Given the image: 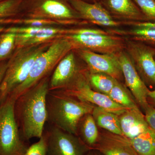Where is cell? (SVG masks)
Segmentation results:
<instances>
[{
  "mask_svg": "<svg viewBox=\"0 0 155 155\" xmlns=\"http://www.w3.org/2000/svg\"><path fill=\"white\" fill-rule=\"evenodd\" d=\"M27 18L51 19L68 24L87 23L67 0H28L23 2Z\"/></svg>",
  "mask_w": 155,
  "mask_h": 155,
  "instance_id": "7",
  "label": "cell"
},
{
  "mask_svg": "<svg viewBox=\"0 0 155 155\" xmlns=\"http://www.w3.org/2000/svg\"><path fill=\"white\" fill-rule=\"evenodd\" d=\"M49 76L45 78L16 99L14 113L19 132L25 141L40 138L47 120L46 98Z\"/></svg>",
  "mask_w": 155,
  "mask_h": 155,
  "instance_id": "1",
  "label": "cell"
},
{
  "mask_svg": "<svg viewBox=\"0 0 155 155\" xmlns=\"http://www.w3.org/2000/svg\"><path fill=\"white\" fill-rule=\"evenodd\" d=\"M145 111V117L151 129L155 132V108L149 105Z\"/></svg>",
  "mask_w": 155,
  "mask_h": 155,
  "instance_id": "30",
  "label": "cell"
},
{
  "mask_svg": "<svg viewBox=\"0 0 155 155\" xmlns=\"http://www.w3.org/2000/svg\"><path fill=\"white\" fill-rule=\"evenodd\" d=\"M91 114L97 126L111 133L123 136L118 115L97 106Z\"/></svg>",
  "mask_w": 155,
  "mask_h": 155,
  "instance_id": "20",
  "label": "cell"
},
{
  "mask_svg": "<svg viewBox=\"0 0 155 155\" xmlns=\"http://www.w3.org/2000/svg\"><path fill=\"white\" fill-rule=\"evenodd\" d=\"M3 30V28H2V27H0V32H2Z\"/></svg>",
  "mask_w": 155,
  "mask_h": 155,
  "instance_id": "34",
  "label": "cell"
},
{
  "mask_svg": "<svg viewBox=\"0 0 155 155\" xmlns=\"http://www.w3.org/2000/svg\"><path fill=\"white\" fill-rule=\"evenodd\" d=\"M93 149L102 155H138L129 139L106 130L100 132Z\"/></svg>",
  "mask_w": 155,
  "mask_h": 155,
  "instance_id": "15",
  "label": "cell"
},
{
  "mask_svg": "<svg viewBox=\"0 0 155 155\" xmlns=\"http://www.w3.org/2000/svg\"><path fill=\"white\" fill-rule=\"evenodd\" d=\"M90 72L104 73L120 81L123 76L116 54H100L83 49L74 50Z\"/></svg>",
  "mask_w": 155,
  "mask_h": 155,
  "instance_id": "13",
  "label": "cell"
},
{
  "mask_svg": "<svg viewBox=\"0 0 155 155\" xmlns=\"http://www.w3.org/2000/svg\"><path fill=\"white\" fill-rule=\"evenodd\" d=\"M74 49L72 42L65 38H60L53 41L47 49L36 58L27 79L15 89L8 97L16 100L19 96L35 86L42 79L49 76L60 61Z\"/></svg>",
  "mask_w": 155,
  "mask_h": 155,
  "instance_id": "4",
  "label": "cell"
},
{
  "mask_svg": "<svg viewBox=\"0 0 155 155\" xmlns=\"http://www.w3.org/2000/svg\"><path fill=\"white\" fill-rule=\"evenodd\" d=\"M125 50L147 86L155 87V48L130 39L125 41Z\"/></svg>",
  "mask_w": 155,
  "mask_h": 155,
  "instance_id": "8",
  "label": "cell"
},
{
  "mask_svg": "<svg viewBox=\"0 0 155 155\" xmlns=\"http://www.w3.org/2000/svg\"><path fill=\"white\" fill-rule=\"evenodd\" d=\"M52 41L16 48L8 62L5 73L0 86V104L27 79L36 58L47 49Z\"/></svg>",
  "mask_w": 155,
  "mask_h": 155,
  "instance_id": "3",
  "label": "cell"
},
{
  "mask_svg": "<svg viewBox=\"0 0 155 155\" xmlns=\"http://www.w3.org/2000/svg\"><path fill=\"white\" fill-rule=\"evenodd\" d=\"M126 87L139 105L145 110L150 104L147 101L150 90L139 75L133 62L125 50L116 54Z\"/></svg>",
  "mask_w": 155,
  "mask_h": 155,
  "instance_id": "12",
  "label": "cell"
},
{
  "mask_svg": "<svg viewBox=\"0 0 155 155\" xmlns=\"http://www.w3.org/2000/svg\"><path fill=\"white\" fill-rule=\"evenodd\" d=\"M107 95L114 102L126 109H139L137 103L127 87L119 81Z\"/></svg>",
  "mask_w": 155,
  "mask_h": 155,
  "instance_id": "24",
  "label": "cell"
},
{
  "mask_svg": "<svg viewBox=\"0 0 155 155\" xmlns=\"http://www.w3.org/2000/svg\"><path fill=\"white\" fill-rule=\"evenodd\" d=\"M44 133L47 155H85L90 150L77 136L52 126Z\"/></svg>",
  "mask_w": 155,
  "mask_h": 155,
  "instance_id": "9",
  "label": "cell"
},
{
  "mask_svg": "<svg viewBox=\"0 0 155 155\" xmlns=\"http://www.w3.org/2000/svg\"><path fill=\"white\" fill-rule=\"evenodd\" d=\"M67 31V28H55L52 26L41 27L33 36L23 44L21 48L38 45L52 41L56 39L63 37Z\"/></svg>",
  "mask_w": 155,
  "mask_h": 155,
  "instance_id": "21",
  "label": "cell"
},
{
  "mask_svg": "<svg viewBox=\"0 0 155 155\" xmlns=\"http://www.w3.org/2000/svg\"><path fill=\"white\" fill-rule=\"evenodd\" d=\"M8 62H0V86L5 76L7 68Z\"/></svg>",
  "mask_w": 155,
  "mask_h": 155,
  "instance_id": "31",
  "label": "cell"
},
{
  "mask_svg": "<svg viewBox=\"0 0 155 155\" xmlns=\"http://www.w3.org/2000/svg\"><path fill=\"white\" fill-rule=\"evenodd\" d=\"M87 70L69 89L58 91L62 92L82 101L103 108L118 116L128 110L114 102L107 95L100 93L93 89L87 81Z\"/></svg>",
  "mask_w": 155,
  "mask_h": 155,
  "instance_id": "10",
  "label": "cell"
},
{
  "mask_svg": "<svg viewBox=\"0 0 155 155\" xmlns=\"http://www.w3.org/2000/svg\"><path fill=\"white\" fill-rule=\"evenodd\" d=\"M23 155H47L46 140L44 133L38 141L29 146Z\"/></svg>",
  "mask_w": 155,
  "mask_h": 155,
  "instance_id": "29",
  "label": "cell"
},
{
  "mask_svg": "<svg viewBox=\"0 0 155 155\" xmlns=\"http://www.w3.org/2000/svg\"><path fill=\"white\" fill-rule=\"evenodd\" d=\"M147 101L150 105L155 108V90L149 91L147 97Z\"/></svg>",
  "mask_w": 155,
  "mask_h": 155,
  "instance_id": "32",
  "label": "cell"
},
{
  "mask_svg": "<svg viewBox=\"0 0 155 155\" xmlns=\"http://www.w3.org/2000/svg\"><path fill=\"white\" fill-rule=\"evenodd\" d=\"M87 77L89 84L93 89L107 95L118 81L116 78L104 73L90 72L88 70Z\"/></svg>",
  "mask_w": 155,
  "mask_h": 155,
  "instance_id": "23",
  "label": "cell"
},
{
  "mask_svg": "<svg viewBox=\"0 0 155 155\" xmlns=\"http://www.w3.org/2000/svg\"><path fill=\"white\" fill-rule=\"evenodd\" d=\"M130 140L137 155H155V132L150 127Z\"/></svg>",
  "mask_w": 155,
  "mask_h": 155,
  "instance_id": "22",
  "label": "cell"
},
{
  "mask_svg": "<svg viewBox=\"0 0 155 155\" xmlns=\"http://www.w3.org/2000/svg\"><path fill=\"white\" fill-rule=\"evenodd\" d=\"M149 22H155V0H133Z\"/></svg>",
  "mask_w": 155,
  "mask_h": 155,
  "instance_id": "28",
  "label": "cell"
},
{
  "mask_svg": "<svg viewBox=\"0 0 155 155\" xmlns=\"http://www.w3.org/2000/svg\"><path fill=\"white\" fill-rule=\"evenodd\" d=\"M95 107L62 92L49 91L46 98L47 122L78 136V122L84 115L92 114Z\"/></svg>",
  "mask_w": 155,
  "mask_h": 155,
  "instance_id": "2",
  "label": "cell"
},
{
  "mask_svg": "<svg viewBox=\"0 0 155 155\" xmlns=\"http://www.w3.org/2000/svg\"><path fill=\"white\" fill-rule=\"evenodd\" d=\"M9 23L22 24L27 26H35V27H49L53 25H66L64 22L51 19H9Z\"/></svg>",
  "mask_w": 155,
  "mask_h": 155,
  "instance_id": "27",
  "label": "cell"
},
{
  "mask_svg": "<svg viewBox=\"0 0 155 155\" xmlns=\"http://www.w3.org/2000/svg\"><path fill=\"white\" fill-rule=\"evenodd\" d=\"M12 98L0 104V155H23L28 146L22 139L17 125Z\"/></svg>",
  "mask_w": 155,
  "mask_h": 155,
  "instance_id": "6",
  "label": "cell"
},
{
  "mask_svg": "<svg viewBox=\"0 0 155 155\" xmlns=\"http://www.w3.org/2000/svg\"><path fill=\"white\" fill-rule=\"evenodd\" d=\"M72 8L80 15L81 19L92 24L114 28L124 24L117 21L101 4H90L83 0H67Z\"/></svg>",
  "mask_w": 155,
  "mask_h": 155,
  "instance_id": "14",
  "label": "cell"
},
{
  "mask_svg": "<svg viewBox=\"0 0 155 155\" xmlns=\"http://www.w3.org/2000/svg\"><path fill=\"white\" fill-rule=\"evenodd\" d=\"M123 136L131 139L149 128L145 116L139 109H128L119 116Z\"/></svg>",
  "mask_w": 155,
  "mask_h": 155,
  "instance_id": "17",
  "label": "cell"
},
{
  "mask_svg": "<svg viewBox=\"0 0 155 155\" xmlns=\"http://www.w3.org/2000/svg\"><path fill=\"white\" fill-rule=\"evenodd\" d=\"M85 155H102L101 153L98 152L96 150L91 149Z\"/></svg>",
  "mask_w": 155,
  "mask_h": 155,
  "instance_id": "33",
  "label": "cell"
},
{
  "mask_svg": "<svg viewBox=\"0 0 155 155\" xmlns=\"http://www.w3.org/2000/svg\"></svg>",
  "mask_w": 155,
  "mask_h": 155,
  "instance_id": "35",
  "label": "cell"
},
{
  "mask_svg": "<svg viewBox=\"0 0 155 155\" xmlns=\"http://www.w3.org/2000/svg\"><path fill=\"white\" fill-rule=\"evenodd\" d=\"M86 69V67L83 68L79 66L75 51L72 50L60 61L54 69L50 79L49 91L69 89Z\"/></svg>",
  "mask_w": 155,
  "mask_h": 155,
  "instance_id": "11",
  "label": "cell"
},
{
  "mask_svg": "<svg viewBox=\"0 0 155 155\" xmlns=\"http://www.w3.org/2000/svg\"><path fill=\"white\" fill-rule=\"evenodd\" d=\"M63 37L75 49H83L100 54H116L125 50V40L110 31L91 28L67 29Z\"/></svg>",
  "mask_w": 155,
  "mask_h": 155,
  "instance_id": "5",
  "label": "cell"
},
{
  "mask_svg": "<svg viewBox=\"0 0 155 155\" xmlns=\"http://www.w3.org/2000/svg\"><path fill=\"white\" fill-rule=\"evenodd\" d=\"M16 33L6 32L0 36V62L11 55L15 46Z\"/></svg>",
  "mask_w": 155,
  "mask_h": 155,
  "instance_id": "25",
  "label": "cell"
},
{
  "mask_svg": "<svg viewBox=\"0 0 155 155\" xmlns=\"http://www.w3.org/2000/svg\"><path fill=\"white\" fill-rule=\"evenodd\" d=\"M78 136L91 149H93L100 132L91 114H87L80 119L78 125Z\"/></svg>",
  "mask_w": 155,
  "mask_h": 155,
  "instance_id": "19",
  "label": "cell"
},
{
  "mask_svg": "<svg viewBox=\"0 0 155 155\" xmlns=\"http://www.w3.org/2000/svg\"><path fill=\"white\" fill-rule=\"evenodd\" d=\"M104 4L113 17L128 22L148 21L133 0H104Z\"/></svg>",
  "mask_w": 155,
  "mask_h": 155,
  "instance_id": "16",
  "label": "cell"
},
{
  "mask_svg": "<svg viewBox=\"0 0 155 155\" xmlns=\"http://www.w3.org/2000/svg\"><path fill=\"white\" fill-rule=\"evenodd\" d=\"M24 0H4L0 2V22L14 16L22 7Z\"/></svg>",
  "mask_w": 155,
  "mask_h": 155,
  "instance_id": "26",
  "label": "cell"
},
{
  "mask_svg": "<svg viewBox=\"0 0 155 155\" xmlns=\"http://www.w3.org/2000/svg\"><path fill=\"white\" fill-rule=\"evenodd\" d=\"M125 23L132 25V28L126 31L113 29L110 31L116 35H127L132 40L142 42L155 48V22L125 21Z\"/></svg>",
  "mask_w": 155,
  "mask_h": 155,
  "instance_id": "18",
  "label": "cell"
}]
</instances>
